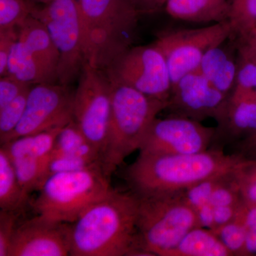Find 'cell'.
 <instances>
[{
    "label": "cell",
    "instance_id": "1",
    "mask_svg": "<svg viewBox=\"0 0 256 256\" xmlns=\"http://www.w3.org/2000/svg\"><path fill=\"white\" fill-rule=\"evenodd\" d=\"M139 200L112 190L72 224V256H150L137 228Z\"/></svg>",
    "mask_w": 256,
    "mask_h": 256
},
{
    "label": "cell",
    "instance_id": "2",
    "mask_svg": "<svg viewBox=\"0 0 256 256\" xmlns=\"http://www.w3.org/2000/svg\"><path fill=\"white\" fill-rule=\"evenodd\" d=\"M246 160L238 153L210 149L184 154H140L124 173L130 192L138 197L172 194L207 178L228 174Z\"/></svg>",
    "mask_w": 256,
    "mask_h": 256
},
{
    "label": "cell",
    "instance_id": "3",
    "mask_svg": "<svg viewBox=\"0 0 256 256\" xmlns=\"http://www.w3.org/2000/svg\"><path fill=\"white\" fill-rule=\"evenodd\" d=\"M84 32L85 63L106 70L136 36L140 13L134 0H76Z\"/></svg>",
    "mask_w": 256,
    "mask_h": 256
},
{
    "label": "cell",
    "instance_id": "4",
    "mask_svg": "<svg viewBox=\"0 0 256 256\" xmlns=\"http://www.w3.org/2000/svg\"><path fill=\"white\" fill-rule=\"evenodd\" d=\"M111 82L110 120L102 156V168L110 178L127 156L140 150L152 122L168 106L133 88Z\"/></svg>",
    "mask_w": 256,
    "mask_h": 256
},
{
    "label": "cell",
    "instance_id": "5",
    "mask_svg": "<svg viewBox=\"0 0 256 256\" xmlns=\"http://www.w3.org/2000/svg\"><path fill=\"white\" fill-rule=\"evenodd\" d=\"M112 190L102 165L57 173L42 184L33 207L37 214L48 220L73 224Z\"/></svg>",
    "mask_w": 256,
    "mask_h": 256
},
{
    "label": "cell",
    "instance_id": "6",
    "mask_svg": "<svg viewBox=\"0 0 256 256\" xmlns=\"http://www.w3.org/2000/svg\"><path fill=\"white\" fill-rule=\"evenodd\" d=\"M138 200V234L150 256H168L190 230L200 226L196 210L184 192Z\"/></svg>",
    "mask_w": 256,
    "mask_h": 256
},
{
    "label": "cell",
    "instance_id": "7",
    "mask_svg": "<svg viewBox=\"0 0 256 256\" xmlns=\"http://www.w3.org/2000/svg\"><path fill=\"white\" fill-rule=\"evenodd\" d=\"M43 6L32 2L31 15L46 26L60 54L58 80L68 86L85 64L84 32L76 0H52Z\"/></svg>",
    "mask_w": 256,
    "mask_h": 256
},
{
    "label": "cell",
    "instance_id": "8",
    "mask_svg": "<svg viewBox=\"0 0 256 256\" xmlns=\"http://www.w3.org/2000/svg\"><path fill=\"white\" fill-rule=\"evenodd\" d=\"M105 72L111 82L169 104L172 82L166 58L156 45L130 47Z\"/></svg>",
    "mask_w": 256,
    "mask_h": 256
},
{
    "label": "cell",
    "instance_id": "9",
    "mask_svg": "<svg viewBox=\"0 0 256 256\" xmlns=\"http://www.w3.org/2000/svg\"><path fill=\"white\" fill-rule=\"evenodd\" d=\"M233 35L228 21L195 28L162 32L154 44L166 58L172 86L186 74L198 68L207 50Z\"/></svg>",
    "mask_w": 256,
    "mask_h": 256
},
{
    "label": "cell",
    "instance_id": "10",
    "mask_svg": "<svg viewBox=\"0 0 256 256\" xmlns=\"http://www.w3.org/2000/svg\"><path fill=\"white\" fill-rule=\"evenodd\" d=\"M74 94V119L87 140L102 153L107 138L112 82L105 70L84 64Z\"/></svg>",
    "mask_w": 256,
    "mask_h": 256
},
{
    "label": "cell",
    "instance_id": "11",
    "mask_svg": "<svg viewBox=\"0 0 256 256\" xmlns=\"http://www.w3.org/2000/svg\"><path fill=\"white\" fill-rule=\"evenodd\" d=\"M216 128L182 116L154 120L140 149V154H194L208 150Z\"/></svg>",
    "mask_w": 256,
    "mask_h": 256
},
{
    "label": "cell",
    "instance_id": "12",
    "mask_svg": "<svg viewBox=\"0 0 256 256\" xmlns=\"http://www.w3.org/2000/svg\"><path fill=\"white\" fill-rule=\"evenodd\" d=\"M74 94L60 84L32 86L22 118L8 141L68 124L74 119Z\"/></svg>",
    "mask_w": 256,
    "mask_h": 256
},
{
    "label": "cell",
    "instance_id": "13",
    "mask_svg": "<svg viewBox=\"0 0 256 256\" xmlns=\"http://www.w3.org/2000/svg\"><path fill=\"white\" fill-rule=\"evenodd\" d=\"M229 98L196 70L173 86L166 108L171 109L175 116L198 122L214 118L218 124L226 112Z\"/></svg>",
    "mask_w": 256,
    "mask_h": 256
},
{
    "label": "cell",
    "instance_id": "14",
    "mask_svg": "<svg viewBox=\"0 0 256 256\" xmlns=\"http://www.w3.org/2000/svg\"><path fill=\"white\" fill-rule=\"evenodd\" d=\"M72 224L36 216L18 224L8 256H67L72 248Z\"/></svg>",
    "mask_w": 256,
    "mask_h": 256
},
{
    "label": "cell",
    "instance_id": "15",
    "mask_svg": "<svg viewBox=\"0 0 256 256\" xmlns=\"http://www.w3.org/2000/svg\"><path fill=\"white\" fill-rule=\"evenodd\" d=\"M212 47L202 58L197 70L220 92L228 96L233 92L238 70V56L233 38Z\"/></svg>",
    "mask_w": 256,
    "mask_h": 256
},
{
    "label": "cell",
    "instance_id": "16",
    "mask_svg": "<svg viewBox=\"0 0 256 256\" xmlns=\"http://www.w3.org/2000/svg\"><path fill=\"white\" fill-rule=\"evenodd\" d=\"M254 136H256V100H229L224 119L216 128L210 149L222 150L226 144L233 146Z\"/></svg>",
    "mask_w": 256,
    "mask_h": 256
},
{
    "label": "cell",
    "instance_id": "17",
    "mask_svg": "<svg viewBox=\"0 0 256 256\" xmlns=\"http://www.w3.org/2000/svg\"><path fill=\"white\" fill-rule=\"evenodd\" d=\"M18 38L58 80L60 54L44 24L30 14L18 28Z\"/></svg>",
    "mask_w": 256,
    "mask_h": 256
},
{
    "label": "cell",
    "instance_id": "18",
    "mask_svg": "<svg viewBox=\"0 0 256 256\" xmlns=\"http://www.w3.org/2000/svg\"><path fill=\"white\" fill-rule=\"evenodd\" d=\"M230 0H166L164 9L175 20L196 23L228 21Z\"/></svg>",
    "mask_w": 256,
    "mask_h": 256
},
{
    "label": "cell",
    "instance_id": "19",
    "mask_svg": "<svg viewBox=\"0 0 256 256\" xmlns=\"http://www.w3.org/2000/svg\"><path fill=\"white\" fill-rule=\"evenodd\" d=\"M166 256H233L210 229H192Z\"/></svg>",
    "mask_w": 256,
    "mask_h": 256
},
{
    "label": "cell",
    "instance_id": "20",
    "mask_svg": "<svg viewBox=\"0 0 256 256\" xmlns=\"http://www.w3.org/2000/svg\"><path fill=\"white\" fill-rule=\"evenodd\" d=\"M8 74L31 85L55 84L57 80L18 38L10 54Z\"/></svg>",
    "mask_w": 256,
    "mask_h": 256
},
{
    "label": "cell",
    "instance_id": "21",
    "mask_svg": "<svg viewBox=\"0 0 256 256\" xmlns=\"http://www.w3.org/2000/svg\"><path fill=\"white\" fill-rule=\"evenodd\" d=\"M62 128L15 138L1 146L12 160L30 158L50 160L56 138Z\"/></svg>",
    "mask_w": 256,
    "mask_h": 256
},
{
    "label": "cell",
    "instance_id": "22",
    "mask_svg": "<svg viewBox=\"0 0 256 256\" xmlns=\"http://www.w3.org/2000/svg\"><path fill=\"white\" fill-rule=\"evenodd\" d=\"M28 194L20 184L12 160L0 148V210L18 212L24 210Z\"/></svg>",
    "mask_w": 256,
    "mask_h": 256
},
{
    "label": "cell",
    "instance_id": "23",
    "mask_svg": "<svg viewBox=\"0 0 256 256\" xmlns=\"http://www.w3.org/2000/svg\"><path fill=\"white\" fill-rule=\"evenodd\" d=\"M75 153L102 156L101 152L87 140L73 119L64 126L57 134L50 158Z\"/></svg>",
    "mask_w": 256,
    "mask_h": 256
},
{
    "label": "cell",
    "instance_id": "24",
    "mask_svg": "<svg viewBox=\"0 0 256 256\" xmlns=\"http://www.w3.org/2000/svg\"><path fill=\"white\" fill-rule=\"evenodd\" d=\"M102 165V158L82 153L66 154L50 158L46 166L45 180L50 175L67 172L78 171ZM44 180V181H45Z\"/></svg>",
    "mask_w": 256,
    "mask_h": 256
},
{
    "label": "cell",
    "instance_id": "25",
    "mask_svg": "<svg viewBox=\"0 0 256 256\" xmlns=\"http://www.w3.org/2000/svg\"><path fill=\"white\" fill-rule=\"evenodd\" d=\"M31 87L0 109V142L1 144L8 142L18 124L22 118L26 108L28 92Z\"/></svg>",
    "mask_w": 256,
    "mask_h": 256
},
{
    "label": "cell",
    "instance_id": "26",
    "mask_svg": "<svg viewBox=\"0 0 256 256\" xmlns=\"http://www.w3.org/2000/svg\"><path fill=\"white\" fill-rule=\"evenodd\" d=\"M228 21L232 36L256 28V0H230Z\"/></svg>",
    "mask_w": 256,
    "mask_h": 256
},
{
    "label": "cell",
    "instance_id": "27",
    "mask_svg": "<svg viewBox=\"0 0 256 256\" xmlns=\"http://www.w3.org/2000/svg\"><path fill=\"white\" fill-rule=\"evenodd\" d=\"M212 230L218 236L232 255L245 256L246 230L238 210L233 220Z\"/></svg>",
    "mask_w": 256,
    "mask_h": 256
},
{
    "label": "cell",
    "instance_id": "28",
    "mask_svg": "<svg viewBox=\"0 0 256 256\" xmlns=\"http://www.w3.org/2000/svg\"><path fill=\"white\" fill-rule=\"evenodd\" d=\"M229 100H256V66L238 57V70Z\"/></svg>",
    "mask_w": 256,
    "mask_h": 256
},
{
    "label": "cell",
    "instance_id": "29",
    "mask_svg": "<svg viewBox=\"0 0 256 256\" xmlns=\"http://www.w3.org/2000/svg\"><path fill=\"white\" fill-rule=\"evenodd\" d=\"M31 9L30 0H0V30L20 28Z\"/></svg>",
    "mask_w": 256,
    "mask_h": 256
},
{
    "label": "cell",
    "instance_id": "30",
    "mask_svg": "<svg viewBox=\"0 0 256 256\" xmlns=\"http://www.w3.org/2000/svg\"><path fill=\"white\" fill-rule=\"evenodd\" d=\"M242 201L256 204V158H246L242 166L234 172Z\"/></svg>",
    "mask_w": 256,
    "mask_h": 256
},
{
    "label": "cell",
    "instance_id": "31",
    "mask_svg": "<svg viewBox=\"0 0 256 256\" xmlns=\"http://www.w3.org/2000/svg\"><path fill=\"white\" fill-rule=\"evenodd\" d=\"M226 174L207 178L184 192L186 201L194 208L195 210L206 204L210 203V198L214 190L218 186L220 180Z\"/></svg>",
    "mask_w": 256,
    "mask_h": 256
},
{
    "label": "cell",
    "instance_id": "32",
    "mask_svg": "<svg viewBox=\"0 0 256 256\" xmlns=\"http://www.w3.org/2000/svg\"><path fill=\"white\" fill-rule=\"evenodd\" d=\"M20 213L0 210V256H8Z\"/></svg>",
    "mask_w": 256,
    "mask_h": 256
},
{
    "label": "cell",
    "instance_id": "33",
    "mask_svg": "<svg viewBox=\"0 0 256 256\" xmlns=\"http://www.w3.org/2000/svg\"><path fill=\"white\" fill-rule=\"evenodd\" d=\"M31 84L22 82L13 76L8 75L0 79V109L14 100L25 90L32 86Z\"/></svg>",
    "mask_w": 256,
    "mask_h": 256
},
{
    "label": "cell",
    "instance_id": "34",
    "mask_svg": "<svg viewBox=\"0 0 256 256\" xmlns=\"http://www.w3.org/2000/svg\"><path fill=\"white\" fill-rule=\"evenodd\" d=\"M232 38L239 58L256 66V26Z\"/></svg>",
    "mask_w": 256,
    "mask_h": 256
},
{
    "label": "cell",
    "instance_id": "35",
    "mask_svg": "<svg viewBox=\"0 0 256 256\" xmlns=\"http://www.w3.org/2000/svg\"><path fill=\"white\" fill-rule=\"evenodd\" d=\"M18 38L16 28L0 30V75H8V62L12 50Z\"/></svg>",
    "mask_w": 256,
    "mask_h": 256
},
{
    "label": "cell",
    "instance_id": "36",
    "mask_svg": "<svg viewBox=\"0 0 256 256\" xmlns=\"http://www.w3.org/2000/svg\"><path fill=\"white\" fill-rule=\"evenodd\" d=\"M240 204L237 206H213L214 229L233 220L236 216L237 210Z\"/></svg>",
    "mask_w": 256,
    "mask_h": 256
},
{
    "label": "cell",
    "instance_id": "37",
    "mask_svg": "<svg viewBox=\"0 0 256 256\" xmlns=\"http://www.w3.org/2000/svg\"><path fill=\"white\" fill-rule=\"evenodd\" d=\"M236 148L235 153H238L240 156L249 158V159H256V136L242 140V141L233 144Z\"/></svg>",
    "mask_w": 256,
    "mask_h": 256
},
{
    "label": "cell",
    "instance_id": "38",
    "mask_svg": "<svg viewBox=\"0 0 256 256\" xmlns=\"http://www.w3.org/2000/svg\"><path fill=\"white\" fill-rule=\"evenodd\" d=\"M140 14H152L164 8L166 0H134Z\"/></svg>",
    "mask_w": 256,
    "mask_h": 256
},
{
    "label": "cell",
    "instance_id": "39",
    "mask_svg": "<svg viewBox=\"0 0 256 256\" xmlns=\"http://www.w3.org/2000/svg\"><path fill=\"white\" fill-rule=\"evenodd\" d=\"M37 2L42 3V4H47V3L50 2L52 0H34Z\"/></svg>",
    "mask_w": 256,
    "mask_h": 256
}]
</instances>
